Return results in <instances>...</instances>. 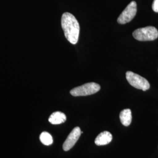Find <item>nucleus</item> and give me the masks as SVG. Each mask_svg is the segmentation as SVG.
Listing matches in <instances>:
<instances>
[{
  "mask_svg": "<svg viewBox=\"0 0 158 158\" xmlns=\"http://www.w3.org/2000/svg\"><path fill=\"white\" fill-rule=\"evenodd\" d=\"M61 23L66 38L72 44H76L80 34V25L76 18L72 14L65 12L62 17Z\"/></svg>",
  "mask_w": 158,
  "mask_h": 158,
  "instance_id": "obj_1",
  "label": "nucleus"
},
{
  "mask_svg": "<svg viewBox=\"0 0 158 158\" xmlns=\"http://www.w3.org/2000/svg\"><path fill=\"white\" fill-rule=\"evenodd\" d=\"M132 35L139 41H151L158 38V31L155 27L149 26L136 29Z\"/></svg>",
  "mask_w": 158,
  "mask_h": 158,
  "instance_id": "obj_2",
  "label": "nucleus"
},
{
  "mask_svg": "<svg viewBox=\"0 0 158 158\" xmlns=\"http://www.w3.org/2000/svg\"><path fill=\"white\" fill-rule=\"evenodd\" d=\"M100 90V85L96 83H88L81 86L74 88L70 91V94L74 97L86 96L94 94Z\"/></svg>",
  "mask_w": 158,
  "mask_h": 158,
  "instance_id": "obj_3",
  "label": "nucleus"
},
{
  "mask_svg": "<svg viewBox=\"0 0 158 158\" xmlns=\"http://www.w3.org/2000/svg\"><path fill=\"white\" fill-rule=\"evenodd\" d=\"M126 78L130 85L137 89L147 91L150 88V85L147 79L132 72H127Z\"/></svg>",
  "mask_w": 158,
  "mask_h": 158,
  "instance_id": "obj_4",
  "label": "nucleus"
},
{
  "mask_svg": "<svg viewBox=\"0 0 158 158\" xmlns=\"http://www.w3.org/2000/svg\"><path fill=\"white\" fill-rule=\"evenodd\" d=\"M137 6L135 1H132L125 8L117 19V22L119 24H125L130 23L135 17L137 11Z\"/></svg>",
  "mask_w": 158,
  "mask_h": 158,
  "instance_id": "obj_5",
  "label": "nucleus"
},
{
  "mask_svg": "<svg viewBox=\"0 0 158 158\" xmlns=\"http://www.w3.org/2000/svg\"><path fill=\"white\" fill-rule=\"evenodd\" d=\"M81 132L79 127H75L72 131L63 145V149L64 151H68L74 147L81 134Z\"/></svg>",
  "mask_w": 158,
  "mask_h": 158,
  "instance_id": "obj_6",
  "label": "nucleus"
},
{
  "mask_svg": "<svg viewBox=\"0 0 158 158\" xmlns=\"http://www.w3.org/2000/svg\"><path fill=\"white\" fill-rule=\"evenodd\" d=\"M113 139V136L108 131H104L97 136L95 143L98 146L106 145L110 143Z\"/></svg>",
  "mask_w": 158,
  "mask_h": 158,
  "instance_id": "obj_7",
  "label": "nucleus"
},
{
  "mask_svg": "<svg viewBox=\"0 0 158 158\" xmlns=\"http://www.w3.org/2000/svg\"><path fill=\"white\" fill-rule=\"evenodd\" d=\"M66 120V116L64 113L56 111L51 114L49 118V121L52 124L58 125L62 124Z\"/></svg>",
  "mask_w": 158,
  "mask_h": 158,
  "instance_id": "obj_8",
  "label": "nucleus"
},
{
  "mask_svg": "<svg viewBox=\"0 0 158 158\" xmlns=\"http://www.w3.org/2000/svg\"><path fill=\"white\" fill-rule=\"evenodd\" d=\"M121 124L125 127L129 126L132 122V113L130 109H125L119 114Z\"/></svg>",
  "mask_w": 158,
  "mask_h": 158,
  "instance_id": "obj_9",
  "label": "nucleus"
},
{
  "mask_svg": "<svg viewBox=\"0 0 158 158\" xmlns=\"http://www.w3.org/2000/svg\"><path fill=\"white\" fill-rule=\"evenodd\" d=\"M40 141L45 145H50L53 143V138L47 132H43L40 135Z\"/></svg>",
  "mask_w": 158,
  "mask_h": 158,
  "instance_id": "obj_10",
  "label": "nucleus"
},
{
  "mask_svg": "<svg viewBox=\"0 0 158 158\" xmlns=\"http://www.w3.org/2000/svg\"><path fill=\"white\" fill-rule=\"evenodd\" d=\"M152 10L153 11L158 12V0H154L152 4Z\"/></svg>",
  "mask_w": 158,
  "mask_h": 158,
  "instance_id": "obj_11",
  "label": "nucleus"
}]
</instances>
